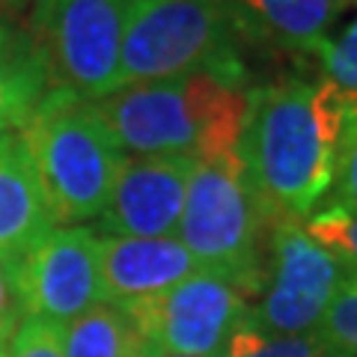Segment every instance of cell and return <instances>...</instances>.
Listing matches in <instances>:
<instances>
[{
  "instance_id": "obj_1",
  "label": "cell",
  "mask_w": 357,
  "mask_h": 357,
  "mask_svg": "<svg viewBox=\"0 0 357 357\" xmlns=\"http://www.w3.org/2000/svg\"><path fill=\"white\" fill-rule=\"evenodd\" d=\"M345 105L331 81L286 77L248 93L238 161L268 227L310 218L333 185Z\"/></svg>"
},
{
  "instance_id": "obj_26",
  "label": "cell",
  "mask_w": 357,
  "mask_h": 357,
  "mask_svg": "<svg viewBox=\"0 0 357 357\" xmlns=\"http://www.w3.org/2000/svg\"><path fill=\"white\" fill-rule=\"evenodd\" d=\"M0 357H6V351H3V349H0Z\"/></svg>"
},
{
  "instance_id": "obj_27",
  "label": "cell",
  "mask_w": 357,
  "mask_h": 357,
  "mask_svg": "<svg viewBox=\"0 0 357 357\" xmlns=\"http://www.w3.org/2000/svg\"><path fill=\"white\" fill-rule=\"evenodd\" d=\"M351 6H357V0H351Z\"/></svg>"
},
{
  "instance_id": "obj_8",
  "label": "cell",
  "mask_w": 357,
  "mask_h": 357,
  "mask_svg": "<svg viewBox=\"0 0 357 357\" xmlns=\"http://www.w3.org/2000/svg\"><path fill=\"white\" fill-rule=\"evenodd\" d=\"M268 244V286L256 319L271 333H312L351 268L301 223H274Z\"/></svg>"
},
{
  "instance_id": "obj_11",
  "label": "cell",
  "mask_w": 357,
  "mask_h": 357,
  "mask_svg": "<svg viewBox=\"0 0 357 357\" xmlns=\"http://www.w3.org/2000/svg\"><path fill=\"white\" fill-rule=\"evenodd\" d=\"M197 271L199 262L176 238H102V292L110 307L161 295Z\"/></svg>"
},
{
  "instance_id": "obj_7",
  "label": "cell",
  "mask_w": 357,
  "mask_h": 357,
  "mask_svg": "<svg viewBox=\"0 0 357 357\" xmlns=\"http://www.w3.org/2000/svg\"><path fill=\"white\" fill-rule=\"evenodd\" d=\"M140 342L164 354L220 357L250 307V298L218 274L197 271L161 295L119 307Z\"/></svg>"
},
{
  "instance_id": "obj_4",
  "label": "cell",
  "mask_w": 357,
  "mask_h": 357,
  "mask_svg": "<svg viewBox=\"0 0 357 357\" xmlns=\"http://www.w3.org/2000/svg\"><path fill=\"white\" fill-rule=\"evenodd\" d=\"M54 223L98 218L122 164V149L93 102L48 89L21 128Z\"/></svg>"
},
{
  "instance_id": "obj_23",
  "label": "cell",
  "mask_w": 357,
  "mask_h": 357,
  "mask_svg": "<svg viewBox=\"0 0 357 357\" xmlns=\"http://www.w3.org/2000/svg\"><path fill=\"white\" fill-rule=\"evenodd\" d=\"M134 357H161L158 351H152V349H146L140 340H137V351H134Z\"/></svg>"
},
{
  "instance_id": "obj_16",
  "label": "cell",
  "mask_w": 357,
  "mask_h": 357,
  "mask_svg": "<svg viewBox=\"0 0 357 357\" xmlns=\"http://www.w3.org/2000/svg\"><path fill=\"white\" fill-rule=\"evenodd\" d=\"M220 357H325V345L312 333H271L259 325L256 310L232 331Z\"/></svg>"
},
{
  "instance_id": "obj_15",
  "label": "cell",
  "mask_w": 357,
  "mask_h": 357,
  "mask_svg": "<svg viewBox=\"0 0 357 357\" xmlns=\"http://www.w3.org/2000/svg\"><path fill=\"white\" fill-rule=\"evenodd\" d=\"M137 333L119 307L98 304L63 328V357H134Z\"/></svg>"
},
{
  "instance_id": "obj_14",
  "label": "cell",
  "mask_w": 357,
  "mask_h": 357,
  "mask_svg": "<svg viewBox=\"0 0 357 357\" xmlns=\"http://www.w3.org/2000/svg\"><path fill=\"white\" fill-rule=\"evenodd\" d=\"M48 93V77L30 30H21L0 9V134L24 128Z\"/></svg>"
},
{
  "instance_id": "obj_19",
  "label": "cell",
  "mask_w": 357,
  "mask_h": 357,
  "mask_svg": "<svg viewBox=\"0 0 357 357\" xmlns=\"http://www.w3.org/2000/svg\"><path fill=\"white\" fill-rule=\"evenodd\" d=\"M310 54H316L321 72L342 93L357 96V18L345 24L337 36H325Z\"/></svg>"
},
{
  "instance_id": "obj_6",
  "label": "cell",
  "mask_w": 357,
  "mask_h": 357,
  "mask_svg": "<svg viewBox=\"0 0 357 357\" xmlns=\"http://www.w3.org/2000/svg\"><path fill=\"white\" fill-rule=\"evenodd\" d=\"M131 0H39L30 39L45 66L48 89L96 102L116 89L119 48Z\"/></svg>"
},
{
  "instance_id": "obj_5",
  "label": "cell",
  "mask_w": 357,
  "mask_h": 357,
  "mask_svg": "<svg viewBox=\"0 0 357 357\" xmlns=\"http://www.w3.org/2000/svg\"><path fill=\"white\" fill-rule=\"evenodd\" d=\"M268 236L271 227L250 194L238 155L197 161L188 178L178 238L199 268L223 277L248 298L262 295L268 280L262 248Z\"/></svg>"
},
{
  "instance_id": "obj_2",
  "label": "cell",
  "mask_w": 357,
  "mask_h": 357,
  "mask_svg": "<svg viewBox=\"0 0 357 357\" xmlns=\"http://www.w3.org/2000/svg\"><path fill=\"white\" fill-rule=\"evenodd\" d=\"M93 110L119 149L211 161L238 155L248 93L208 75H182L114 89Z\"/></svg>"
},
{
  "instance_id": "obj_13",
  "label": "cell",
  "mask_w": 357,
  "mask_h": 357,
  "mask_svg": "<svg viewBox=\"0 0 357 357\" xmlns=\"http://www.w3.org/2000/svg\"><path fill=\"white\" fill-rule=\"evenodd\" d=\"M253 42H277L292 51H312L328 36L351 0H232Z\"/></svg>"
},
{
  "instance_id": "obj_21",
  "label": "cell",
  "mask_w": 357,
  "mask_h": 357,
  "mask_svg": "<svg viewBox=\"0 0 357 357\" xmlns=\"http://www.w3.org/2000/svg\"><path fill=\"white\" fill-rule=\"evenodd\" d=\"M6 357H63V331L39 319H24L9 340Z\"/></svg>"
},
{
  "instance_id": "obj_18",
  "label": "cell",
  "mask_w": 357,
  "mask_h": 357,
  "mask_svg": "<svg viewBox=\"0 0 357 357\" xmlns=\"http://www.w3.org/2000/svg\"><path fill=\"white\" fill-rule=\"evenodd\" d=\"M304 229L310 238L325 244L337 259H342L351 271H357V211L328 203V208L310 215Z\"/></svg>"
},
{
  "instance_id": "obj_22",
  "label": "cell",
  "mask_w": 357,
  "mask_h": 357,
  "mask_svg": "<svg viewBox=\"0 0 357 357\" xmlns=\"http://www.w3.org/2000/svg\"><path fill=\"white\" fill-rule=\"evenodd\" d=\"M21 321H24V301L18 289V262L0 259V349H6Z\"/></svg>"
},
{
  "instance_id": "obj_9",
  "label": "cell",
  "mask_w": 357,
  "mask_h": 357,
  "mask_svg": "<svg viewBox=\"0 0 357 357\" xmlns=\"http://www.w3.org/2000/svg\"><path fill=\"white\" fill-rule=\"evenodd\" d=\"M24 319L66 328L105 304L102 238L86 227L51 229L18 265Z\"/></svg>"
},
{
  "instance_id": "obj_10",
  "label": "cell",
  "mask_w": 357,
  "mask_h": 357,
  "mask_svg": "<svg viewBox=\"0 0 357 357\" xmlns=\"http://www.w3.org/2000/svg\"><path fill=\"white\" fill-rule=\"evenodd\" d=\"M197 161L188 155H137L122 158L98 229L122 238H170L178 229Z\"/></svg>"
},
{
  "instance_id": "obj_3",
  "label": "cell",
  "mask_w": 357,
  "mask_h": 357,
  "mask_svg": "<svg viewBox=\"0 0 357 357\" xmlns=\"http://www.w3.org/2000/svg\"><path fill=\"white\" fill-rule=\"evenodd\" d=\"M244 42L253 36L232 0H131L116 89L182 75L244 89Z\"/></svg>"
},
{
  "instance_id": "obj_17",
  "label": "cell",
  "mask_w": 357,
  "mask_h": 357,
  "mask_svg": "<svg viewBox=\"0 0 357 357\" xmlns=\"http://www.w3.org/2000/svg\"><path fill=\"white\" fill-rule=\"evenodd\" d=\"M316 337L325 345V357H357V271H349L337 289Z\"/></svg>"
},
{
  "instance_id": "obj_24",
  "label": "cell",
  "mask_w": 357,
  "mask_h": 357,
  "mask_svg": "<svg viewBox=\"0 0 357 357\" xmlns=\"http://www.w3.org/2000/svg\"><path fill=\"white\" fill-rule=\"evenodd\" d=\"M21 3H27V0H0V9H3V13H9V9H18Z\"/></svg>"
},
{
  "instance_id": "obj_12",
  "label": "cell",
  "mask_w": 357,
  "mask_h": 357,
  "mask_svg": "<svg viewBox=\"0 0 357 357\" xmlns=\"http://www.w3.org/2000/svg\"><path fill=\"white\" fill-rule=\"evenodd\" d=\"M54 229L36 167L21 134H0V259L18 262Z\"/></svg>"
},
{
  "instance_id": "obj_25",
  "label": "cell",
  "mask_w": 357,
  "mask_h": 357,
  "mask_svg": "<svg viewBox=\"0 0 357 357\" xmlns=\"http://www.w3.org/2000/svg\"><path fill=\"white\" fill-rule=\"evenodd\" d=\"M161 357H191V354H161Z\"/></svg>"
},
{
  "instance_id": "obj_20",
  "label": "cell",
  "mask_w": 357,
  "mask_h": 357,
  "mask_svg": "<svg viewBox=\"0 0 357 357\" xmlns=\"http://www.w3.org/2000/svg\"><path fill=\"white\" fill-rule=\"evenodd\" d=\"M349 96L345 105V122H342V137H340V155H337V173H333V206L357 211V96Z\"/></svg>"
}]
</instances>
